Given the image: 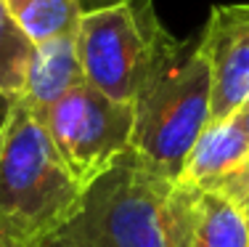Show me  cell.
I'll return each instance as SVG.
<instances>
[{
	"label": "cell",
	"mask_w": 249,
	"mask_h": 247,
	"mask_svg": "<svg viewBox=\"0 0 249 247\" xmlns=\"http://www.w3.org/2000/svg\"><path fill=\"white\" fill-rule=\"evenodd\" d=\"M32 51L35 43L11 19V14L0 0V98L5 104L19 101L24 93Z\"/></svg>",
	"instance_id": "obj_11"
},
{
	"label": "cell",
	"mask_w": 249,
	"mask_h": 247,
	"mask_svg": "<svg viewBox=\"0 0 249 247\" xmlns=\"http://www.w3.org/2000/svg\"><path fill=\"white\" fill-rule=\"evenodd\" d=\"M188 247H249L244 205L225 194L194 191V221Z\"/></svg>",
	"instance_id": "obj_9"
},
{
	"label": "cell",
	"mask_w": 249,
	"mask_h": 247,
	"mask_svg": "<svg viewBox=\"0 0 249 247\" xmlns=\"http://www.w3.org/2000/svg\"><path fill=\"white\" fill-rule=\"evenodd\" d=\"M244 210H247V223H249V202L244 205Z\"/></svg>",
	"instance_id": "obj_14"
},
{
	"label": "cell",
	"mask_w": 249,
	"mask_h": 247,
	"mask_svg": "<svg viewBox=\"0 0 249 247\" xmlns=\"http://www.w3.org/2000/svg\"><path fill=\"white\" fill-rule=\"evenodd\" d=\"M178 184L249 202V133L236 117L204 128L180 170Z\"/></svg>",
	"instance_id": "obj_7"
},
{
	"label": "cell",
	"mask_w": 249,
	"mask_h": 247,
	"mask_svg": "<svg viewBox=\"0 0 249 247\" xmlns=\"http://www.w3.org/2000/svg\"><path fill=\"white\" fill-rule=\"evenodd\" d=\"M210 64L196 40H178L138 93L130 149L178 181L191 149L210 125Z\"/></svg>",
	"instance_id": "obj_3"
},
{
	"label": "cell",
	"mask_w": 249,
	"mask_h": 247,
	"mask_svg": "<svg viewBox=\"0 0 249 247\" xmlns=\"http://www.w3.org/2000/svg\"><path fill=\"white\" fill-rule=\"evenodd\" d=\"M199 43L212 77V125L236 117L249 101V3L215 5Z\"/></svg>",
	"instance_id": "obj_6"
},
{
	"label": "cell",
	"mask_w": 249,
	"mask_h": 247,
	"mask_svg": "<svg viewBox=\"0 0 249 247\" xmlns=\"http://www.w3.org/2000/svg\"><path fill=\"white\" fill-rule=\"evenodd\" d=\"M37 117L64 168L82 189L109 170L133 141V104L114 101L88 82L61 96Z\"/></svg>",
	"instance_id": "obj_5"
},
{
	"label": "cell",
	"mask_w": 249,
	"mask_h": 247,
	"mask_svg": "<svg viewBox=\"0 0 249 247\" xmlns=\"http://www.w3.org/2000/svg\"><path fill=\"white\" fill-rule=\"evenodd\" d=\"M3 5L35 45L74 35L82 19L80 0H3Z\"/></svg>",
	"instance_id": "obj_10"
},
{
	"label": "cell",
	"mask_w": 249,
	"mask_h": 247,
	"mask_svg": "<svg viewBox=\"0 0 249 247\" xmlns=\"http://www.w3.org/2000/svg\"><path fill=\"white\" fill-rule=\"evenodd\" d=\"M82 82H85V72H82V61L77 54L74 32L67 38H56L35 45L27 69L24 93L19 101L32 109L35 114H40Z\"/></svg>",
	"instance_id": "obj_8"
},
{
	"label": "cell",
	"mask_w": 249,
	"mask_h": 247,
	"mask_svg": "<svg viewBox=\"0 0 249 247\" xmlns=\"http://www.w3.org/2000/svg\"><path fill=\"white\" fill-rule=\"evenodd\" d=\"M191 221L194 191L127 149L40 247H188Z\"/></svg>",
	"instance_id": "obj_1"
},
{
	"label": "cell",
	"mask_w": 249,
	"mask_h": 247,
	"mask_svg": "<svg viewBox=\"0 0 249 247\" xmlns=\"http://www.w3.org/2000/svg\"><path fill=\"white\" fill-rule=\"evenodd\" d=\"M175 43L159 21L154 0H120L106 8L82 11L77 27L85 82L122 104H135Z\"/></svg>",
	"instance_id": "obj_4"
},
{
	"label": "cell",
	"mask_w": 249,
	"mask_h": 247,
	"mask_svg": "<svg viewBox=\"0 0 249 247\" xmlns=\"http://www.w3.org/2000/svg\"><path fill=\"white\" fill-rule=\"evenodd\" d=\"M120 0H80L82 11H96V8H106V5H114Z\"/></svg>",
	"instance_id": "obj_12"
},
{
	"label": "cell",
	"mask_w": 249,
	"mask_h": 247,
	"mask_svg": "<svg viewBox=\"0 0 249 247\" xmlns=\"http://www.w3.org/2000/svg\"><path fill=\"white\" fill-rule=\"evenodd\" d=\"M236 120H239L241 125H244V131L249 133V101L244 104V107H241V112H239V114H236Z\"/></svg>",
	"instance_id": "obj_13"
},
{
	"label": "cell",
	"mask_w": 249,
	"mask_h": 247,
	"mask_svg": "<svg viewBox=\"0 0 249 247\" xmlns=\"http://www.w3.org/2000/svg\"><path fill=\"white\" fill-rule=\"evenodd\" d=\"M82 186L21 101L0 120V247H40L77 210Z\"/></svg>",
	"instance_id": "obj_2"
}]
</instances>
